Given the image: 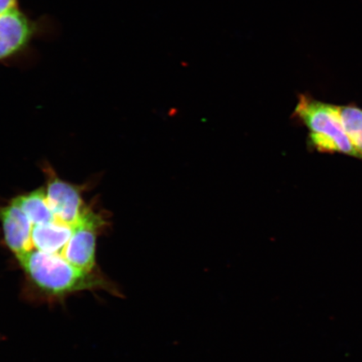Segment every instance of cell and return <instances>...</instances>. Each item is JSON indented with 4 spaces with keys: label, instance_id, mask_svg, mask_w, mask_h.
Here are the masks:
<instances>
[{
    "label": "cell",
    "instance_id": "7a4b0ae2",
    "mask_svg": "<svg viewBox=\"0 0 362 362\" xmlns=\"http://www.w3.org/2000/svg\"><path fill=\"white\" fill-rule=\"evenodd\" d=\"M294 116L309 130L310 146L315 151L358 158L344 129L339 106L301 94Z\"/></svg>",
    "mask_w": 362,
    "mask_h": 362
},
{
    "label": "cell",
    "instance_id": "3957f363",
    "mask_svg": "<svg viewBox=\"0 0 362 362\" xmlns=\"http://www.w3.org/2000/svg\"><path fill=\"white\" fill-rule=\"evenodd\" d=\"M47 18H33L21 6L0 16V64H11L29 56L36 40L51 33Z\"/></svg>",
    "mask_w": 362,
    "mask_h": 362
},
{
    "label": "cell",
    "instance_id": "5b68a950",
    "mask_svg": "<svg viewBox=\"0 0 362 362\" xmlns=\"http://www.w3.org/2000/svg\"><path fill=\"white\" fill-rule=\"evenodd\" d=\"M19 6V0H0V16Z\"/></svg>",
    "mask_w": 362,
    "mask_h": 362
},
{
    "label": "cell",
    "instance_id": "277c9868",
    "mask_svg": "<svg viewBox=\"0 0 362 362\" xmlns=\"http://www.w3.org/2000/svg\"><path fill=\"white\" fill-rule=\"evenodd\" d=\"M344 129L354 147L358 158H362V110L354 105L339 106Z\"/></svg>",
    "mask_w": 362,
    "mask_h": 362
},
{
    "label": "cell",
    "instance_id": "6da1fadb",
    "mask_svg": "<svg viewBox=\"0 0 362 362\" xmlns=\"http://www.w3.org/2000/svg\"><path fill=\"white\" fill-rule=\"evenodd\" d=\"M18 261L34 286L49 296L61 297L89 289H105L119 294L117 288L96 271L76 269L56 256L31 251Z\"/></svg>",
    "mask_w": 362,
    "mask_h": 362
}]
</instances>
